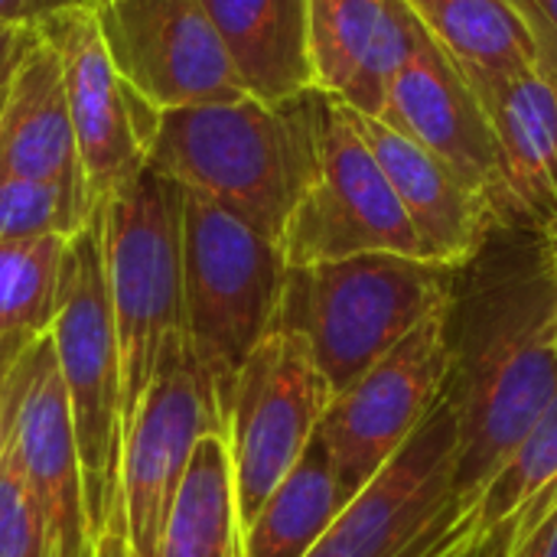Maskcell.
Masks as SVG:
<instances>
[{"mask_svg": "<svg viewBox=\"0 0 557 557\" xmlns=\"http://www.w3.org/2000/svg\"><path fill=\"white\" fill-rule=\"evenodd\" d=\"M69 238L0 242V336L42 339L52 330Z\"/></svg>", "mask_w": 557, "mask_h": 557, "instance_id": "obj_24", "label": "cell"}, {"mask_svg": "<svg viewBox=\"0 0 557 557\" xmlns=\"http://www.w3.org/2000/svg\"><path fill=\"white\" fill-rule=\"evenodd\" d=\"M467 78L496 137L506 228L552 238L557 232V85L542 72H467Z\"/></svg>", "mask_w": 557, "mask_h": 557, "instance_id": "obj_16", "label": "cell"}, {"mask_svg": "<svg viewBox=\"0 0 557 557\" xmlns=\"http://www.w3.org/2000/svg\"><path fill=\"white\" fill-rule=\"evenodd\" d=\"M284 277L287 258L281 242L261 235L225 206L186 189V339L215 385L219 408L245 359L274 330Z\"/></svg>", "mask_w": 557, "mask_h": 557, "instance_id": "obj_5", "label": "cell"}, {"mask_svg": "<svg viewBox=\"0 0 557 557\" xmlns=\"http://www.w3.org/2000/svg\"><path fill=\"white\" fill-rule=\"evenodd\" d=\"M91 13L114 69L160 111L248 95L202 0H95Z\"/></svg>", "mask_w": 557, "mask_h": 557, "instance_id": "obj_13", "label": "cell"}, {"mask_svg": "<svg viewBox=\"0 0 557 557\" xmlns=\"http://www.w3.org/2000/svg\"><path fill=\"white\" fill-rule=\"evenodd\" d=\"M379 121L444 160L476 196L490 202L499 228H506L499 150L490 117L467 72L431 39L424 26L411 59L388 88Z\"/></svg>", "mask_w": 557, "mask_h": 557, "instance_id": "obj_15", "label": "cell"}, {"mask_svg": "<svg viewBox=\"0 0 557 557\" xmlns=\"http://www.w3.org/2000/svg\"><path fill=\"white\" fill-rule=\"evenodd\" d=\"M454 300L418 323L333 398L317 434L352 496L408 444L447 395L454 362Z\"/></svg>", "mask_w": 557, "mask_h": 557, "instance_id": "obj_9", "label": "cell"}, {"mask_svg": "<svg viewBox=\"0 0 557 557\" xmlns=\"http://www.w3.org/2000/svg\"><path fill=\"white\" fill-rule=\"evenodd\" d=\"M52 349L62 375V388L72 411L75 444L85 473L88 529L108 525L121 499V457H124V372L121 346L104 281L101 238L95 212L88 225L69 238L62 294L52 320Z\"/></svg>", "mask_w": 557, "mask_h": 557, "instance_id": "obj_6", "label": "cell"}, {"mask_svg": "<svg viewBox=\"0 0 557 557\" xmlns=\"http://www.w3.org/2000/svg\"><path fill=\"white\" fill-rule=\"evenodd\" d=\"M153 557H245V525L225 431H212L196 444Z\"/></svg>", "mask_w": 557, "mask_h": 557, "instance_id": "obj_22", "label": "cell"}, {"mask_svg": "<svg viewBox=\"0 0 557 557\" xmlns=\"http://www.w3.org/2000/svg\"><path fill=\"white\" fill-rule=\"evenodd\" d=\"M36 29L29 26H13V23H3L0 20V111H3V101H7V91H10V82L23 62V55L29 52V46L36 42Z\"/></svg>", "mask_w": 557, "mask_h": 557, "instance_id": "obj_29", "label": "cell"}, {"mask_svg": "<svg viewBox=\"0 0 557 557\" xmlns=\"http://www.w3.org/2000/svg\"><path fill=\"white\" fill-rule=\"evenodd\" d=\"M457 281L454 362L447 398L457 414L454 499L470 509L480 490L532 431L557 392V274L545 238L483 255Z\"/></svg>", "mask_w": 557, "mask_h": 557, "instance_id": "obj_1", "label": "cell"}, {"mask_svg": "<svg viewBox=\"0 0 557 557\" xmlns=\"http://www.w3.org/2000/svg\"><path fill=\"white\" fill-rule=\"evenodd\" d=\"M183 215L186 189L150 163L95 206L127 421L150 388L163 352L186 339Z\"/></svg>", "mask_w": 557, "mask_h": 557, "instance_id": "obj_4", "label": "cell"}, {"mask_svg": "<svg viewBox=\"0 0 557 557\" xmlns=\"http://www.w3.org/2000/svg\"><path fill=\"white\" fill-rule=\"evenodd\" d=\"M506 557H557V509Z\"/></svg>", "mask_w": 557, "mask_h": 557, "instance_id": "obj_32", "label": "cell"}, {"mask_svg": "<svg viewBox=\"0 0 557 557\" xmlns=\"http://www.w3.org/2000/svg\"><path fill=\"white\" fill-rule=\"evenodd\" d=\"M349 499L352 493L339 480L333 457L317 434L297 467L248 522L245 557H307L349 506Z\"/></svg>", "mask_w": 557, "mask_h": 557, "instance_id": "obj_21", "label": "cell"}, {"mask_svg": "<svg viewBox=\"0 0 557 557\" xmlns=\"http://www.w3.org/2000/svg\"><path fill=\"white\" fill-rule=\"evenodd\" d=\"M0 557H46L42 519L7 431H0Z\"/></svg>", "mask_w": 557, "mask_h": 557, "instance_id": "obj_26", "label": "cell"}, {"mask_svg": "<svg viewBox=\"0 0 557 557\" xmlns=\"http://www.w3.org/2000/svg\"><path fill=\"white\" fill-rule=\"evenodd\" d=\"M95 0H0V20L13 26H42L46 20L69 13V10H88Z\"/></svg>", "mask_w": 557, "mask_h": 557, "instance_id": "obj_28", "label": "cell"}, {"mask_svg": "<svg viewBox=\"0 0 557 557\" xmlns=\"http://www.w3.org/2000/svg\"><path fill=\"white\" fill-rule=\"evenodd\" d=\"M91 212L95 206L82 186L0 173V242L72 238L88 225Z\"/></svg>", "mask_w": 557, "mask_h": 557, "instance_id": "obj_25", "label": "cell"}, {"mask_svg": "<svg viewBox=\"0 0 557 557\" xmlns=\"http://www.w3.org/2000/svg\"><path fill=\"white\" fill-rule=\"evenodd\" d=\"M333 398L307 339L290 330L274 326L245 359L222 405L245 529L313 444Z\"/></svg>", "mask_w": 557, "mask_h": 557, "instance_id": "obj_7", "label": "cell"}, {"mask_svg": "<svg viewBox=\"0 0 557 557\" xmlns=\"http://www.w3.org/2000/svg\"><path fill=\"white\" fill-rule=\"evenodd\" d=\"M3 431L36 499L46 557H91L95 535L88 529L85 473L49 333L13 369Z\"/></svg>", "mask_w": 557, "mask_h": 557, "instance_id": "obj_14", "label": "cell"}, {"mask_svg": "<svg viewBox=\"0 0 557 557\" xmlns=\"http://www.w3.org/2000/svg\"><path fill=\"white\" fill-rule=\"evenodd\" d=\"M548 245V242H545ZM548 251H552V261H555V274H557V245H548Z\"/></svg>", "mask_w": 557, "mask_h": 557, "instance_id": "obj_33", "label": "cell"}, {"mask_svg": "<svg viewBox=\"0 0 557 557\" xmlns=\"http://www.w3.org/2000/svg\"><path fill=\"white\" fill-rule=\"evenodd\" d=\"M431 39L467 72H539L535 42L509 0H405Z\"/></svg>", "mask_w": 557, "mask_h": 557, "instance_id": "obj_23", "label": "cell"}, {"mask_svg": "<svg viewBox=\"0 0 557 557\" xmlns=\"http://www.w3.org/2000/svg\"><path fill=\"white\" fill-rule=\"evenodd\" d=\"M232 69L258 101L313 88L310 0H202Z\"/></svg>", "mask_w": 557, "mask_h": 557, "instance_id": "obj_20", "label": "cell"}, {"mask_svg": "<svg viewBox=\"0 0 557 557\" xmlns=\"http://www.w3.org/2000/svg\"><path fill=\"white\" fill-rule=\"evenodd\" d=\"M281 248L287 268L375 251L424 258L359 114L326 91H320V166L284 228Z\"/></svg>", "mask_w": 557, "mask_h": 557, "instance_id": "obj_8", "label": "cell"}, {"mask_svg": "<svg viewBox=\"0 0 557 557\" xmlns=\"http://www.w3.org/2000/svg\"><path fill=\"white\" fill-rule=\"evenodd\" d=\"M212 431H225L215 385L189 339H176L124 431L121 509L134 557L157 555L193 450Z\"/></svg>", "mask_w": 557, "mask_h": 557, "instance_id": "obj_10", "label": "cell"}, {"mask_svg": "<svg viewBox=\"0 0 557 557\" xmlns=\"http://www.w3.org/2000/svg\"><path fill=\"white\" fill-rule=\"evenodd\" d=\"M509 3L522 16L535 42L539 72L557 85V0H509Z\"/></svg>", "mask_w": 557, "mask_h": 557, "instance_id": "obj_27", "label": "cell"}, {"mask_svg": "<svg viewBox=\"0 0 557 557\" xmlns=\"http://www.w3.org/2000/svg\"><path fill=\"white\" fill-rule=\"evenodd\" d=\"M147 163L281 242L320 166V88L170 108Z\"/></svg>", "mask_w": 557, "mask_h": 557, "instance_id": "obj_2", "label": "cell"}, {"mask_svg": "<svg viewBox=\"0 0 557 557\" xmlns=\"http://www.w3.org/2000/svg\"><path fill=\"white\" fill-rule=\"evenodd\" d=\"M0 173L82 186L88 193L62 62L42 36L23 55L0 111Z\"/></svg>", "mask_w": 557, "mask_h": 557, "instance_id": "obj_19", "label": "cell"}, {"mask_svg": "<svg viewBox=\"0 0 557 557\" xmlns=\"http://www.w3.org/2000/svg\"><path fill=\"white\" fill-rule=\"evenodd\" d=\"M91 557H134L131 555V545H127V525H124V509H121V499H117V509L111 512L108 525L98 532Z\"/></svg>", "mask_w": 557, "mask_h": 557, "instance_id": "obj_31", "label": "cell"}, {"mask_svg": "<svg viewBox=\"0 0 557 557\" xmlns=\"http://www.w3.org/2000/svg\"><path fill=\"white\" fill-rule=\"evenodd\" d=\"M460 271L408 255H352L287 268L274 326L307 339L333 395L457 297Z\"/></svg>", "mask_w": 557, "mask_h": 557, "instance_id": "obj_3", "label": "cell"}, {"mask_svg": "<svg viewBox=\"0 0 557 557\" xmlns=\"http://www.w3.org/2000/svg\"><path fill=\"white\" fill-rule=\"evenodd\" d=\"M359 127L414 225L424 261L467 271L499 232V219L490 202L476 196L444 160L392 131L385 121L359 114Z\"/></svg>", "mask_w": 557, "mask_h": 557, "instance_id": "obj_18", "label": "cell"}, {"mask_svg": "<svg viewBox=\"0 0 557 557\" xmlns=\"http://www.w3.org/2000/svg\"><path fill=\"white\" fill-rule=\"evenodd\" d=\"M454 483L457 414L444 395L307 557H421L463 509L454 499Z\"/></svg>", "mask_w": 557, "mask_h": 557, "instance_id": "obj_11", "label": "cell"}, {"mask_svg": "<svg viewBox=\"0 0 557 557\" xmlns=\"http://www.w3.org/2000/svg\"><path fill=\"white\" fill-rule=\"evenodd\" d=\"M545 242H548V245H557V232L552 235V238H545Z\"/></svg>", "mask_w": 557, "mask_h": 557, "instance_id": "obj_34", "label": "cell"}, {"mask_svg": "<svg viewBox=\"0 0 557 557\" xmlns=\"http://www.w3.org/2000/svg\"><path fill=\"white\" fill-rule=\"evenodd\" d=\"M36 33L62 62L78 160L88 199L98 206L147 166L163 111L114 69L91 7L59 13Z\"/></svg>", "mask_w": 557, "mask_h": 557, "instance_id": "obj_12", "label": "cell"}, {"mask_svg": "<svg viewBox=\"0 0 557 557\" xmlns=\"http://www.w3.org/2000/svg\"><path fill=\"white\" fill-rule=\"evenodd\" d=\"M36 339L26 336H0V431H3V414H7V395H10V379L13 369L20 366V359L26 356V349Z\"/></svg>", "mask_w": 557, "mask_h": 557, "instance_id": "obj_30", "label": "cell"}, {"mask_svg": "<svg viewBox=\"0 0 557 557\" xmlns=\"http://www.w3.org/2000/svg\"><path fill=\"white\" fill-rule=\"evenodd\" d=\"M418 36L421 20L405 0H310L313 88L379 117Z\"/></svg>", "mask_w": 557, "mask_h": 557, "instance_id": "obj_17", "label": "cell"}]
</instances>
